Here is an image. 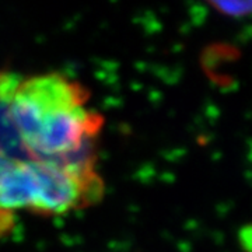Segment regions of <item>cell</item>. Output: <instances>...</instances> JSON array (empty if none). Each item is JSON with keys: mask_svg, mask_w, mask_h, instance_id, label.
<instances>
[{"mask_svg": "<svg viewBox=\"0 0 252 252\" xmlns=\"http://www.w3.org/2000/svg\"><path fill=\"white\" fill-rule=\"evenodd\" d=\"M89 95L80 83L61 73L21 79L13 94L10 112L24 146L35 137L44 122L61 112L84 107Z\"/></svg>", "mask_w": 252, "mask_h": 252, "instance_id": "1", "label": "cell"}, {"mask_svg": "<svg viewBox=\"0 0 252 252\" xmlns=\"http://www.w3.org/2000/svg\"><path fill=\"white\" fill-rule=\"evenodd\" d=\"M36 178V193L31 213L58 216L98 203L104 195V182L95 171L72 174L49 164L31 161Z\"/></svg>", "mask_w": 252, "mask_h": 252, "instance_id": "2", "label": "cell"}, {"mask_svg": "<svg viewBox=\"0 0 252 252\" xmlns=\"http://www.w3.org/2000/svg\"><path fill=\"white\" fill-rule=\"evenodd\" d=\"M20 80L14 73L0 72V153L14 161H31L10 112L11 98Z\"/></svg>", "mask_w": 252, "mask_h": 252, "instance_id": "3", "label": "cell"}, {"mask_svg": "<svg viewBox=\"0 0 252 252\" xmlns=\"http://www.w3.org/2000/svg\"><path fill=\"white\" fill-rule=\"evenodd\" d=\"M217 13L233 18L251 17L252 1H210L209 3Z\"/></svg>", "mask_w": 252, "mask_h": 252, "instance_id": "4", "label": "cell"}, {"mask_svg": "<svg viewBox=\"0 0 252 252\" xmlns=\"http://www.w3.org/2000/svg\"><path fill=\"white\" fill-rule=\"evenodd\" d=\"M238 243L244 252H252V223L241 227L238 233Z\"/></svg>", "mask_w": 252, "mask_h": 252, "instance_id": "5", "label": "cell"}, {"mask_svg": "<svg viewBox=\"0 0 252 252\" xmlns=\"http://www.w3.org/2000/svg\"><path fill=\"white\" fill-rule=\"evenodd\" d=\"M14 162H16L14 160H10V158H7L4 154L0 153V182L4 178V175L9 172L10 168L13 167Z\"/></svg>", "mask_w": 252, "mask_h": 252, "instance_id": "6", "label": "cell"}]
</instances>
